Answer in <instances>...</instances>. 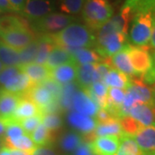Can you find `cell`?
Returning <instances> with one entry per match:
<instances>
[{"label":"cell","instance_id":"cell-34","mask_svg":"<svg viewBox=\"0 0 155 155\" xmlns=\"http://www.w3.org/2000/svg\"><path fill=\"white\" fill-rule=\"evenodd\" d=\"M4 147H6L8 149L22 150L30 153L32 150L36 147V146L34 144L29 135L25 134L21 137L16 139L12 141H4Z\"/></svg>","mask_w":155,"mask_h":155},{"label":"cell","instance_id":"cell-55","mask_svg":"<svg viewBox=\"0 0 155 155\" xmlns=\"http://www.w3.org/2000/svg\"><path fill=\"white\" fill-rule=\"evenodd\" d=\"M4 147V140H3V139L0 138V150L2 149Z\"/></svg>","mask_w":155,"mask_h":155},{"label":"cell","instance_id":"cell-8","mask_svg":"<svg viewBox=\"0 0 155 155\" xmlns=\"http://www.w3.org/2000/svg\"><path fill=\"white\" fill-rule=\"evenodd\" d=\"M52 0H25L22 15L28 21L35 22L54 11Z\"/></svg>","mask_w":155,"mask_h":155},{"label":"cell","instance_id":"cell-46","mask_svg":"<svg viewBox=\"0 0 155 155\" xmlns=\"http://www.w3.org/2000/svg\"><path fill=\"white\" fill-rule=\"evenodd\" d=\"M95 119L97 123H103V122H106L110 121L112 119H114L111 115L109 113V111L106 109H99L97 115L95 116Z\"/></svg>","mask_w":155,"mask_h":155},{"label":"cell","instance_id":"cell-5","mask_svg":"<svg viewBox=\"0 0 155 155\" xmlns=\"http://www.w3.org/2000/svg\"><path fill=\"white\" fill-rule=\"evenodd\" d=\"M36 37L37 35L31 27L12 28L0 33V41L17 51L26 48Z\"/></svg>","mask_w":155,"mask_h":155},{"label":"cell","instance_id":"cell-25","mask_svg":"<svg viewBox=\"0 0 155 155\" xmlns=\"http://www.w3.org/2000/svg\"><path fill=\"white\" fill-rule=\"evenodd\" d=\"M129 81H130V78L127 77L123 72L116 70V68H112L103 80V82L108 87L119 88L124 91L127 90L128 87Z\"/></svg>","mask_w":155,"mask_h":155},{"label":"cell","instance_id":"cell-38","mask_svg":"<svg viewBox=\"0 0 155 155\" xmlns=\"http://www.w3.org/2000/svg\"><path fill=\"white\" fill-rule=\"evenodd\" d=\"M85 0H60V9L61 11L68 16H75L79 14Z\"/></svg>","mask_w":155,"mask_h":155},{"label":"cell","instance_id":"cell-32","mask_svg":"<svg viewBox=\"0 0 155 155\" xmlns=\"http://www.w3.org/2000/svg\"><path fill=\"white\" fill-rule=\"evenodd\" d=\"M115 155H142L133 136L122 134L120 136V146Z\"/></svg>","mask_w":155,"mask_h":155},{"label":"cell","instance_id":"cell-30","mask_svg":"<svg viewBox=\"0 0 155 155\" xmlns=\"http://www.w3.org/2000/svg\"><path fill=\"white\" fill-rule=\"evenodd\" d=\"M31 27L26 18L16 15H5L0 17V33L16 28Z\"/></svg>","mask_w":155,"mask_h":155},{"label":"cell","instance_id":"cell-3","mask_svg":"<svg viewBox=\"0 0 155 155\" xmlns=\"http://www.w3.org/2000/svg\"><path fill=\"white\" fill-rule=\"evenodd\" d=\"M153 28V13L150 11L134 14L129 33V41L134 46L143 47L149 43Z\"/></svg>","mask_w":155,"mask_h":155},{"label":"cell","instance_id":"cell-41","mask_svg":"<svg viewBox=\"0 0 155 155\" xmlns=\"http://www.w3.org/2000/svg\"><path fill=\"white\" fill-rule=\"evenodd\" d=\"M41 120H42V116L39 113V114L35 115V116L21 120L19 122H20L22 128H23L24 132L29 135L36 127H38V125L41 124Z\"/></svg>","mask_w":155,"mask_h":155},{"label":"cell","instance_id":"cell-13","mask_svg":"<svg viewBox=\"0 0 155 155\" xmlns=\"http://www.w3.org/2000/svg\"><path fill=\"white\" fill-rule=\"evenodd\" d=\"M127 91L131 92L139 103L153 104V91L147 84L142 81L140 76L130 77Z\"/></svg>","mask_w":155,"mask_h":155},{"label":"cell","instance_id":"cell-14","mask_svg":"<svg viewBox=\"0 0 155 155\" xmlns=\"http://www.w3.org/2000/svg\"><path fill=\"white\" fill-rule=\"evenodd\" d=\"M72 109L80 114L94 117L100 108L83 90H78L72 99Z\"/></svg>","mask_w":155,"mask_h":155},{"label":"cell","instance_id":"cell-58","mask_svg":"<svg viewBox=\"0 0 155 155\" xmlns=\"http://www.w3.org/2000/svg\"><path fill=\"white\" fill-rule=\"evenodd\" d=\"M154 12H155V11H154ZM154 12H153V13H154Z\"/></svg>","mask_w":155,"mask_h":155},{"label":"cell","instance_id":"cell-17","mask_svg":"<svg viewBox=\"0 0 155 155\" xmlns=\"http://www.w3.org/2000/svg\"><path fill=\"white\" fill-rule=\"evenodd\" d=\"M35 84L29 79L26 73L22 72H19L17 75L12 77L9 79L3 86L2 89L5 90L7 91H10L12 93L18 95H24L29 89L33 86Z\"/></svg>","mask_w":155,"mask_h":155},{"label":"cell","instance_id":"cell-44","mask_svg":"<svg viewBox=\"0 0 155 155\" xmlns=\"http://www.w3.org/2000/svg\"><path fill=\"white\" fill-rule=\"evenodd\" d=\"M152 67L144 75L141 76L142 81L147 85L155 84V50L152 51Z\"/></svg>","mask_w":155,"mask_h":155},{"label":"cell","instance_id":"cell-51","mask_svg":"<svg viewBox=\"0 0 155 155\" xmlns=\"http://www.w3.org/2000/svg\"><path fill=\"white\" fill-rule=\"evenodd\" d=\"M6 129V123L5 120L0 119V138L4 139Z\"/></svg>","mask_w":155,"mask_h":155},{"label":"cell","instance_id":"cell-9","mask_svg":"<svg viewBox=\"0 0 155 155\" xmlns=\"http://www.w3.org/2000/svg\"><path fill=\"white\" fill-rule=\"evenodd\" d=\"M142 155H155V122L141 127L134 135Z\"/></svg>","mask_w":155,"mask_h":155},{"label":"cell","instance_id":"cell-36","mask_svg":"<svg viewBox=\"0 0 155 155\" xmlns=\"http://www.w3.org/2000/svg\"><path fill=\"white\" fill-rule=\"evenodd\" d=\"M123 5L129 7L133 15L139 12L155 11V0H127Z\"/></svg>","mask_w":155,"mask_h":155},{"label":"cell","instance_id":"cell-24","mask_svg":"<svg viewBox=\"0 0 155 155\" xmlns=\"http://www.w3.org/2000/svg\"><path fill=\"white\" fill-rule=\"evenodd\" d=\"M22 96H26L37 105L39 109L48 104L53 100H56L53 97L52 94L47 89L40 84H34L28 91Z\"/></svg>","mask_w":155,"mask_h":155},{"label":"cell","instance_id":"cell-20","mask_svg":"<svg viewBox=\"0 0 155 155\" xmlns=\"http://www.w3.org/2000/svg\"><path fill=\"white\" fill-rule=\"evenodd\" d=\"M127 45H128V43L121 51H119L118 53H116L113 56H111V64H112L113 67L116 68V70L123 72L127 76L128 75L129 77H134L136 75L134 73L131 61H130L129 56H128Z\"/></svg>","mask_w":155,"mask_h":155},{"label":"cell","instance_id":"cell-56","mask_svg":"<svg viewBox=\"0 0 155 155\" xmlns=\"http://www.w3.org/2000/svg\"><path fill=\"white\" fill-rule=\"evenodd\" d=\"M5 66H4V65H3V63H2V61H0V72H2V71H3V69H4V68H5Z\"/></svg>","mask_w":155,"mask_h":155},{"label":"cell","instance_id":"cell-10","mask_svg":"<svg viewBox=\"0 0 155 155\" xmlns=\"http://www.w3.org/2000/svg\"><path fill=\"white\" fill-rule=\"evenodd\" d=\"M90 143L91 151L95 155H115L120 146V136L96 137Z\"/></svg>","mask_w":155,"mask_h":155},{"label":"cell","instance_id":"cell-52","mask_svg":"<svg viewBox=\"0 0 155 155\" xmlns=\"http://www.w3.org/2000/svg\"><path fill=\"white\" fill-rule=\"evenodd\" d=\"M10 153L11 155H30L29 153L25 152V151H22V150H17V149H9Z\"/></svg>","mask_w":155,"mask_h":155},{"label":"cell","instance_id":"cell-23","mask_svg":"<svg viewBox=\"0 0 155 155\" xmlns=\"http://www.w3.org/2000/svg\"><path fill=\"white\" fill-rule=\"evenodd\" d=\"M67 63H75V61L68 52H67L64 48L55 45L52 51L50 52L48 60L45 63V66L49 70H52L54 68Z\"/></svg>","mask_w":155,"mask_h":155},{"label":"cell","instance_id":"cell-18","mask_svg":"<svg viewBox=\"0 0 155 155\" xmlns=\"http://www.w3.org/2000/svg\"><path fill=\"white\" fill-rule=\"evenodd\" d=\"M76 63H67L50 70V77L56 82L62 84L72 83L77 78Z\"/></svg>","mask_w":155,"mask_h":155},{"label":"cell","instance_id":"cell-4","mask_svg":"<svg viewBox=\"0 0 155 155\" xmlns=\"http://www.w3.org/2000/svg\"><path fill=\"white\" fill-rule=\"evenodd\" d=\"M76 17L64 13L51 12L45 17L32 22L31 28L40 35H51L62 30L69 24L76 21Z\"/></svg>","mask_w":155,"mask_h":155},{"label":"cell","instance_id":"cell-26","mask_svg":"<svg viewBox=\"0 0 155 155\" xmlns=\"http://www.w3.org/2000/svg\"><path fill=\"white\" fill-rule=\"evenodd\" d=\"M55 45L49 35H38V51L35 60V63L45 65L50 52Z\"/></svg>","mask_w":155,"mask_h":155},{"label":"cell","instance_id":"cell-59","mask_svg":"<svg viewBox=\"0 0 155 155\" xmlns=\"http://www.w3.org/2000/svg\"><path fill=\"white\" fill-rule=\"evenodd\" d=\"M92 155H95V154H92Z\"/></svg>","mask_w":155,"mask_h":155},{"label":"cell","instance_id":"cell-15","mask_svg":"<svg viewBox=\"0 0 155 155\" xmlns=\"http://www.w3.org/2000/svg\"><path fill=\"white\" fill-rule=\"evenodd\" d=\"M21 95L0 89V119H11L21 99Z\"/></svg>","mask_w":155,"mask_h":155},{"label":"cell","instance_id":"cell-50","mask_svg":"<svg viewBox=\"0 0 155 155\" xmlns=\"http://www.w3.org/2000/svg\"><path fill=\"white\" fill-rule=\"evenodd\" d=\"M150 47L155 49V12L153 13V28H152V34L150 38Z\"/></svg>","mask_w":155,"mask_h":155},{"label":"cell","instance_id":"cell-16","mask_svg":"<svg viewBox=\"0 0 155 155\" xmlns=\"http://www.w3.org/2000/svg\"><path fill=\"white\" fill-rule=\"evenodd\" d=\"M76 80L78 87L81 89L89 87L96 82L102 81L95 64L78 65Z\"/></svg>","mask_w":155,"mask_h":155},{"label":"cell","instance_id":"cell-42","mask_svg":"<svg viewBox=\"0 0 155 155\" xmlns=\"http://www.w3.org/2000/svg\"><path fill=\"white\" fill-rule=\"evenodd\" d=\"M40 84L47 89L50 93L52 94L53 97L54 99L60 101L61 96V91H62V85H61V84L56 82L55 80H54L53 78H48L46 80L42 81L41 83H40Z\"/></svg>","mask_w":155,"mask_h":155},{"label":"cell","instance_id":"cell-19","mask_svg":"<svg viewBox=\"0 0 155 155\" xmlns=\"http://www.w3.org/2000/svg\"><path fill=\"white\" fill-rule=\"evenodd\" d=\"M73 58L77 65L85 64H96L104 59L95 49L90 48H64Z\"/></svg>","mask_w":155,"mask_h":155},{"label":"cell","instance_id":"cell-7","mask_svg":"<svg viewBox=\"0 0 155 155\" xmlns=\"http://www.w3.org/2000/svg\"><path fill=\"white\" fill-rule=\"evenodd\" d=\"M127 53L136 76L141 77L151 68L152 57L149 53L148 47H138L128 44Z\"/></svg>","mask_w":155,"mask_h":155},{"label":"cell","instance_id":"cell-43","mask_svg":"<svg viewBox=\"0 0 155 155\" xmlns=\"http://www.w3.org/2000/svg\"><path fill=\"white\" fill-rule=\"evenodd\" d=\"M20 72H21V69L19 67H5L3 71L0 72V85L3 86L9 79L17 75Z\"/></svg>","mask_w":155,"mask_h":155},{"label":"cell","instance_id":"cell-53","mask_svg":"<svg viewBox=\"0 0 155 155\" xmlns=\"http://www.w3.org/2000/svg\"><path fill=\"white\" fill-rule=\"evenodd\" d=\"M0 155H11L10 153V150L6 147H3L0 150Z\"/></svg>","mask_w":155,"mask_h":155},{"label":"cell","instance_id":"cell-49","mask_svg":"<svg viewBox=\"0 0 155 155\" xmlns=\"http://www.w3.org/2000/svg\"><path fill=\"white\" fill-rule=\"evenodd\" d=\"M0 11L1 12H14L8 0H0Z\"/></svg>","mask_w":155,"mask_h":155},{"label":"cell","instance_id":"cell-33","mask_svg":"<svg viewBox=\"0 0 155 155\" xmlns=\"http://www.w3.org/2000/svg\"><path fill=\"white\" fill-rule=\"evenodd\" d=\"M78 90V85L74 82L62 84V91H61L60 104L63 110H72V99Z\"/></svg>","mask_w":155,"mask_h":155},{"label":"cell","instance_id":"cell-35","mask_svg":"<svg viewBox=\"0 0 155 155\" xmlns=\"http://www.w3.org/2000/svg\"><path fill=\"white\" fill-rule=\"evenodd\" d=\"M5 121L6 123V129L5 137L3 139L4 141H12L26 134L19 122L12 118Z\"/></svg>","mask_w":155,"mask_h":155},{"label":"cell","instance_id":"cell-29","mask_svg":"<svg viewBox=\"0 0 155 155\" xmlns=\"http://www.w3.org/2000/svg\"><path fill=\"white\" fill-rule=\"evenodd\" d=\"M0 61L5 67H18L20 65L19 51L0 41Z\"/></svg>","mask_w":155,"mask_h":155},{"label":"cell","instance_id":"cell-37","mask_svg":"<svg viewBox=\"0 0 155 155\" xmlns=\"http://www.w3.org/2000/svg\"><path fill=\"white\" fill-rule=\"evenodd\" d=\"M38 51V35L35 40L28 45L26 48L19 51V55H20V65L19 66H23L27 65L29 63L35 62V57L37 54Z\"/></svg>","mask_w":155,"mask_h":155},{"label":"cell","instance_id":"cell-22","mask_svg":"<svg viewBox=\"0 0 155 155\" xmlns=\"http://www.w3.org/2000/svg\"><path fill=\"white\" fill-rule=\"evenodd\" d=\"M37 114H39V108L37 105L26 96H22L11 118L20 122L21 120L35 116Z\"/></svg>","mask_w":155,"mask_h":155},{"label":"cell","instance_id":"cell-48","mask_svg":"<svg viewBox=\"0 0 155 155\" xmlns=\"http://www.w3.org/2000/svg\"><path fill=\"white\" fill-rule=\"evenodd\" d=\"M10 5L12 7L14 12L22 14L24 5H25V0H8Z\"/></svg>","mask_w":155,"mask_h":155},{"label":"cell","instance_id":"cell-45","mask_svg":"<svg viewBox=\"0 0 155 155\" xmlns=\"http://www.w3.org/2000/svg\"><path fill=\"white\" fill-rule=\"evenodd\" d=\"M30 155H58L56 152L50 147L49 146H42V147H36L30 153Z\"/></svg>","mask_w":155,"mask_h":155},{"label":"cell","instance_id":"cell-27","mask_svg":"<svg viewBox=\"0 0 155 155\" xmlns=\"http://www.w3.org/2000/svg\"><path fill=\"white\" fill-rule=\"evenodd\" d=\"M122 134L121 124L118 120L112 119L110 121L103 123H97V127L93 131L95 137H102V136H121Z\"/></svg>","mask_w":155,"mask_h":155},{"label":"cell","instance_id":"cell-12","mask_svg":"<svg viewBox=\"0 0 155 155\" xmlns=\"http://www.w3.org/2000/svg\"><path fill=\"white\" fill-rule=\"evenodd\" d=\"M128 116L142 126L147 127L154 122L155 106L151 104L137 103L130 109Z\"/></svg>","mask_w":155,"mask_h":155},{"label":"cell","instance_id":"cell-6","mask_svg":"<svg viewBox=\"0 0 155 155\" xmlns=\"http://www.w3.org/2000/svg\"><path fill=\"white\" fill-rule=\"evenodd\" d=\"M127 44V35L121 32H116L107 35L98 41H96L95 50L103 59L110 58L111 56L125 48Z\"/></svg>","mask_w":155,"mask_h":155},{"label":"cell","instance_id":"cell-40","mask_svg":"<svg viewBox=\"0 0 155 155\" xmlns=\"http://www.w3.org/2000/svg\"><path fill=\"white\" fill-rule=\"evenodd\" d=\"M42 124L49 131L55 133L63 126V120L60 114H47L42 116Z\"/></svg>","mask_w":155,"mask_h":155},{"label":"cell","instance_id":"cell-31","mask_svg":"<svg viewBox=\"0 0 155 155\" xmlns=\"http://www.w3.org/2000/svg\"><path fill=\"white\" fill-rule=\"evenodd\" d=\"M84 142L83 136L74 131H68L61 136L60 146L66 153H72Z\"/></svg>","mask_w":155,"mask_h":155},{"label":"cell","instance_id":"cell-54","mask_svg":"<svg viewBox=\"0 0 155 155\" xmlns=\"http://www.w3.org/2000/svg\"><path fill=\"white\" fill-rule=\"evenodd\" d=\"M152 91H153V105L155 106V84L152 88Z\"/></svg>","mask_w":155,"mask_h":155},{"label":"cell","instance_id":"cell-28","mask_svg":"<svg viewBox=\"0 0 155 155\" xmlns=\"http://www.w3.org/2000/svg\"><path fill=\"white\" fill-rule=\"evenodd\" d=\"M30 136L34 144L36 147L50 146L55 139V133L49 131L43 124H40L30 134Z\"/></svg>","mask_w":155,"mask_h":155},{"label":"cell","instance_id":"cell-39","mask_svg":"<svg viewBox=\"0 0 155 155\" xmlns=\"http://www.w3.org/2000/svg\"><path fill=\"white\" fill-rule=\"evenodd\" d=\"M120 124H121V127H122V133L133 136L137 133L139 129L142 127L137 121H135L133 119L131 116H127L122 117V119L119 121Z\"/></svg>","mask_w":155,"mask_h":155},{"label":"cell","instance_id":"cell-1","mask_svg":"<svg viewBox=\"0 0 155 155\" xmlns=\"http://www.w3.org/2000/svg\"><path fill=\"white\" fill-rule=\"evenodd\" d=\"M49 35L54 45L62 48H91L96 44L93 31L78 22H72L61 31Z\"/></svg>","mask_w":155,"mask_h":155},{"label":"cell","instance_id":"cell-47","mask_svg":"<svg viewBox=\"0 0 155 155\" xmlns=\"http://www.w3.org/2000/svg\"><path fill=\"white\" fill-rule=\"evenodd\" d=\"M93 153L91 151V146L89 142L84 141L82 144L80 145L77 149L73 152L72 155H92Z\"/></svg>","mask_w":155,"mask_h":155},{"label":"cell","instance_id":"cell-11","mask_svg":"<svg viewBox=\"0 0 155 155\" xmlns=\"http://www.w3.org/2000/svg\"><path fill=\"white\" fill-rule=\"evenodd\" d=\"M67 121L71 127L83 134L84 135L92 133L97 125L94 117L85 116L77 111H69Z\"/></svg>","mask_w":155,"mask_h":155},{"label":"cell","instance_id":"cell-2","mask_svg":"<svg viewBox=\"0 0 155 155\" xmlns=\"http://www.w3.org/2000/svg\"><path fill=\"white\" fill-rule=\"evenodd\" d=\"M81 12L85 25L97 31L113 17L114 11L109 0H85Z\"/></svg>","mask_w":155,"mask_h":155},{"label":"cell","instance_id":"cell-21","mask_svg":"<svg viewBox=\"0 0 155 155\" xmlns=\"http://www.w3.org/2000/svg\"><path fill=\"white\" fill-rule=\"evenodd\" d=\"M35 84L41 83L50 77V70L45 65L37 63H29L23 66H18Z\"/></svg>","mask_w":155,"mask_h":155},{"label":"cell","instance_id":"cell-57","mask_svg":"<svg viewBox=\"0 0 155 155\" xmlns=\"http://www.w3.org/2000/svg\"><path fill=\"white\" fill-rule=\"evenodd\" d=\"M0 13H2V12H1V11H0Z\"/></svg>","mask_w":155,"mask_h":155}]
</instances>
